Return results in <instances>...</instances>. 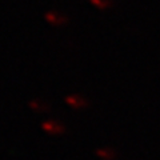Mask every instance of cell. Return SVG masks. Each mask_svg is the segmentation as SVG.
<instances>
[{
  "label": "cell",
  "instance_id": "cell-1",
  "mask_svg": "<svg viewBox=\"0 0 160 160\" xmlns=\"http://www.w3.org/2000/svg\"><path fill=\"white\" fill-rule=\"evenodd\" d=\"M42 128L44 132L49 135H55V136L66 132V127L62 123H59L58 120H46V122L42 123Z\"/></svg>",
  "mask_w": 160,
  "mask_h": 160
},
{
  "label": "cell",
  "instance_id": "cell-2",
  "mask_svg": "<svg viewBox=\"0 0 160 160\" xmlns=\"http://www.w3.org/2000/svg\"><path fill=\"white\" fill-rule=\"evenodd\" d=\"M66 103L71 108H75V109H83V108H87L88 106L87 99H84L80 95H68L66 98Z\"/></svg>",
  "mask_w": 160,
  "mask_h": 160
},
{
  "label": "cell",
  "instance_id": "cell-3",
  "mask_svg": "<svg viewBox=\"0 0 160 160\" xmlns=\"http://www.w3.org/2000/svg\"><path fill=\"white\" fill-rule=\"evenodd\" d=\"M46 20L48 23L53 24V26H63L67 23V18L64 15H60L56 11H51L46 13Z\"/></svg>",
  "mask_w": 160,
  "mask_h": 160
},
{
  "label": "cell",
  "instance_id": "cell-4",
  "mask_svg": "<svg viewBox=\"0 0 160 160\" xmlns=\"http://www.w3.org/2000/svg\"><path fill=\"white\" fill-rule=\"evenodd\" d=\"M96 155L99 158H102L103 160H113L116 158V152L112 148H98Z\"/></svg>",
  "mask_w": 160,
  "mask_h": 160
},
{
  "label": "cell",
  "instance_id": "cell-5",
  "mask_svg": "<svg viewBox=\"0 0 160 160\" xmlns=\"http://www.w3.org/2000/svg\"><path fill=\"white\" fill-rule=\"evenodd\" d=\"M28 106L29 108H32L33 111H36V112H43V111H46V106L42 103V102H38V100H31V102L28 103Z\"/></svg>",
  "mask_w": 160,
  "mask_h": 160
},
{
  "label": "cell",
  "instance_id": "cell-6",
  "mask_svg": "<svg viewBox=\"0 0 160 160\" xmlns=\"http://www.w3.org/2000/svg\"><path fill=\"white\" fill-rule=\"evenodd\" d=\"M91 3L92 4H95L98 8H100V9H106V8H108L109 7V0H91Z\"/></svg>",
  "mask_w": 160,
  "mask_h": 160
}]
</instances>
